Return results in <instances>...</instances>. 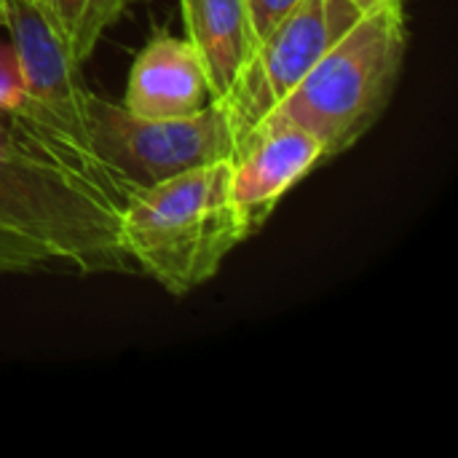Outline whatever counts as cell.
Wrapping results in <instances>:
<instances>
[{"instance_id": "cell-9", "label": "cell", "mask_w": 458, "mask_h": 458, "mask_svg": "<svg viewBox=\"0 0 458 458\" xmlns=\"http://www.w3.org/2000/svg\"><path fill=\"white\" fill-rule=\"evenodd\" d=\"M180 8L185 38L209 72L215 99H225L258 46L247 0H180Z\"/></svg>"}, {"instance_id": "cell-5", "label": "cell", "mask_w": 458, "mask_h": 458, "mask_svg": "<svg viewBox=\"0 0 458 458\" xmlns=\"http://www.w3.org/2000/svg\"><path fill=\"white\" fill-rule=\"evenodd\" d=\"M5 27L24 83V99L11 115L21 142L102 182L89 148L91 91L83 83L81 62L59 43L35 0H8Z\"/></svg>"}, {"instance_id": "cell-15", "label": "cell", "mask_w": 458, "mask_h": 458, "mask_svg": "<svg viewBox=\"0 0 458 458\" xmlns=\"http://www.w3.org/2000/svg\"><path fill=\"white\" fill-rule=\"evenodd\" d=\"M360 13H370V11H376V8H381V5H386V3H394V0H349Z\"/></svg>"}, {"instance_id": "cell-2", "label": "cell", "mask_w": 458, "mask_h": 458, "mask_svg": "<svg viewBox=\"0 0 458 458\" xmlns=\"http://www.w3.org/2000/svg\"><path fill=\"white\" fill-rule=\"evenodd\" d=\"M405 51V0L362 13L258 126H301L319 140L325 164L344 156L389 107Z\"/></svg>"}, {"instance_id": "cell-8", "label": "cell", "mask_w": 458, "mask_h": 458, "mask_svg": "<svg viewBox=\"0 0 458 458\" xmlns=\"http://www.w3.org/2000/svg\"><path fill=\"white\" fill-rule=\"evenodd\" d=\"M212 102V81L193 43L158 30L134 56L121 105L142 118H188Z\"/></svg>"}, {"instance_id": "cell-10", "label": "cell", "mask_w": 458, "mask_h": 458, "mask_svg": "<svg viewBox=\"0 0 458 458\" xmlns=\"http://www.w3.org/2000/svg\"><path fill=\"white\" fill-rule=\"evenodd\" d=\"M43 19L75 62H86L131 0H35Z\"/></svg>"}, {"instance_id": "cell-12", "label": "cell", "mask_w": 458, "mask_h": 458, "mask_svg": "<svg viewBox=\"0 0 458 458\" xmlns=\"http://www.w3.org/2000/svg\"><path fill=\"white\" fill-rule=\"evenodd\" d=\"M24 99V83L11 40H0V115L11 118Z\"/></svg>"}, {"instance_id": "cell-14", "label": "cell", "mask_w": 458, "mask_h": 458, "mask_svg": "<svg viewBox=\"0 0 458 458\" xmlns=\"http://www.w3.org/2000/svg\"><path fill=\"white\" fill-rule=\"evenodd\" d=\"M11 142H21V137H19L16 126L11 123V118L0 115V145H11ZM24 145H27V142H24Z\"/></svg>"}, {"instance_id": "cell-13", "label": "cell", "mask_w": 458, "mask_h": 458, "mask_svg": "<svg viewBox=\"0 0 458 458\" xmlns=\"http://www.w3.org/2000/svg\"><path fill=\"white\" fill-rule=\"evenodd\" d=\"M301 0H247L250 8V19H252V30L258 43L287 16L298 8Z\"/></svg>"}, {"instance_id": "cell-4", "label": "cell", "mask_w": 458, "mask_h": 458, "mask_svg": "<svg viewBox=\"0 0 458 458\" xmlns=\"http://www.w3.org/2000/svg\"><path fill=\"white\" fill-rule=\"evenodd\" d=\"M89 148L99 180L121 201L180 172L231 161L239 134L220 99L188 118H142L121 102L89 94Z\"/></svg>"}, {"instance_id": "cell-6", "label": "cell", "mask_w": 458, "mask_h": 458, "mask_svg": "<svg viewBox=\"0 0 458 458\" xmlns=\"http://www.w3.org/2000/svg\"><path fill=\"white\" fill-rule=\"evenodd\" d=\"M362 13L349 0H301L252 51L233 89L220 99L247 137L325 56Z\"/></svg>"}, {"instance_id": "cell-7", "label": "cell", "mask_w": 458, "mask_h": 458, "mask_svg": "<svg viewBox=\"0 0 458 458\" xmlns=\"http://www.w3.org/2000/svg\"><path fill=\"white\" fill-rule=\"evenodd\" d=\"M325 166L314 134L293 123H263L239 140L231 158V196L255 233L276 204L314 169Z\"/></svg>"}, {"instance_id": "cell-16", "label": "cell", "mask_w": 458, "mask_h": 458, "mask_svg": "<svg viewBox=\"0 0 458 458\" xmlns=\"http://www.w3.org/2000/svg\"><path fill=\"white\" fill-rule=\"evenodd\" d=\"M8 21V0H0V30L5 27Z\"/></svg>"}, {"instance_id": "cell-11", "label": "cell", "mask_w": 458, "mask_h": 458, "mask_svg": "<svg viewBox=\"0 0 458 458\" xmlns=\"http://www.w3.org/2000/svg\"><path fill=\"white\" fill-rule=\"evenodd\" d=\"M54 263V258L38 247L35 242L0 228V276H11V274H32L40 268H48Z\"/></svg>"}, {"instance_id": "cell-1", "label": "cell", "mask_w": 458, "mask_h": 458, "mask_svg": "<svg viewBox=\"0 0 458 458\" xmlns=\"http://www.w3.org/2000/svg\"><path fill=\"white\" fill-rule=\"evenodd\" d=\"M250 236L231 196V161L180 172L118 201L123 258L174 298L212 282Z\"/></svg>"}, {"instance_id": "cell-3", "label": "cell", "mask_w": 458, "mask_h": 458, "mask_svg": "<svg viewBox=\"0 0 458 458\" xmlns=\"http://www.w3.org/2000/svg\"><path fill=\"white\" fill-rule=\"evenodd\" d=\"M0 228L81 271L126 263L115 196L86 172L24 142L0 145Z\"/></svg>"}]
</instances>
